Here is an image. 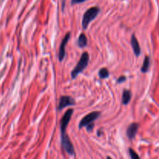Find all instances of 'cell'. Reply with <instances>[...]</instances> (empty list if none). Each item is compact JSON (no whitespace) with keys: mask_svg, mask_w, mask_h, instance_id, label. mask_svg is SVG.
<instances>
[{"mask_svg":"<svg viewBox=\"0 0 159 159\" xmlns=\"http://www.w3.org/2000/svg\"><path fill=\"white\" fill-rule=\"evenodd\" d=\"M89 61V56L88 52L85 51V52L82 53L80 60L79 61L78 64L76 65L75 68L71 71V79H75L81 72H82L84 71V69L87 67V65H88Z\"/></svg>","mask_w":159,"mask_h":159,"instance_id":"obj_1","label":"cell"},{"mask_svg":"<svg viewBox=\"0 0 159 159\" xmlns=\"http://www.w3.org/2000/svg\"><path fill=\"white\" fill-rule=\"evenodd\" d=\"M100 12V9L99 7H91L84 13L83 18H82V28L83 30H86L90 22L93 21L95 18L98 16Z\"/></svg>","mask_w":159,"mask_h":159,"instance_id":"obj_2","label":"cell"},{"mask_svg":"<svg viewBox=\"0 0 159 159\" xmlns=\"http://www.w3.org/2000/svg\"><path fill=\"white\" fill-rule=\"evenodd\" d=\"M61 145H62V148L65 149V151L68 154V155H71V156H74L75 155L74 146H73L69 137L68 136V134H67L66 133L61 134Z\"/></svg>","mask_w":159,"mask_h":159,"instance_id":"obj_3","label":"cell"},{"mask_svg":"<svg viewBox=\"0 0 159 159\" xmlns=\"http://www.w3.org/2000/svg\"><path fill=\"white\" fill-rule=\"evenodd\" d=\"M99 116H100V112H98V111L92 112V113H89L88 115L84 116V117L82 119V120L80 121L79 125V129L82 128V127H86V126L88 125V124H89L90 123L94 122L96 120H97L98 118H99Z\"/></svg>","mask_w":159,"mask_h":159,"instance_id":"obj_4","label":"cell"},{"mask_svg":"<svg viewBox=\"0 0 159 159\" xmlns=\"http://www.w3.org/2000/svg\"><path fill=\"white\" fill-rule=\"evenodd\" d=\"M74 110L72 109H69L65 113L64 116L61 120V134L66 133V129L68 125V123L71 120V116L73 114Z\"/></svg>","mask_w":159,"mask_h":159,"instance_id":"obj_5","label":"cell"},{"mask_svg":"<svg viewBox=\"0 0 159 159\" xmlns=\"http://www.w3.org/2000/svg\"><path fill=\"white\" fill-rule=\"evenodd\" d=\"M75 104V100L72 97H71L69 96H61L60 99H59L57 110H61L66 107L73 106Z\"/></svg>","mask_w":159,"mask_h":159,"instance_id":"obj_6","label":"cell"},{"mask_svg":"<svg viewBox=\"0 0 159 159\" xmlns=\"http://www.w3.org/2000/svg\"><path fill=\"white\" fill-rule=\"evenodd\" d=\"M70 32L67 33L66 35L65 36L64 39L62 40L61 43L60 45V48H59V53H58V59L60 61H62L64 59V57H65V54H66V52H65V46L68 43V41L70 39Z\"/></svg>","mask_w":159,"mask_h":159,"instance_id":"obj_7","label":"cell"},{"mask_svg":"<svg viewBox=\"0 0 159 159\" xmlns=\"http://www.w3.org/2000/svg\"><path fill=\"white\" fill-rule=\"evenodd\" d=\"M138 127H139V125L137 123H133V124H131L127 127V135L129 139L132 140L135 138V136L137 134V132H138Z\"/></svg>","mask_w":159,"mask_h":159,"instance_id":"obj_8","label":"cell"},{"mask_svg":"<svg viewBox=\"0 0 159 159\" xmlns=\"http://www.w3.org/2000/svg\"><path fill=\"white\" fill-rule=\"evenodd\" d=\"M131 45H132V48H133L134 50V52L135 55L136 56H139L141 54V48H140V45L138 41V39L137 37H135V34H133L131 36Z\"/></svg>","mask_w":159,"mask_h":159,"instance_id":"obj_9","label":"cell"},{"mask_svg":"<svg viewBox=\"0 0 159 159\" xmlns=\"http://www.w3.org/2000/svg\"><path fill=\"white\" fill-rule=\"evenodd\" d=\"M130 99H131V93H130V90L124 89L122 95V104L127 105L130 102Z\"/></svg>","mask_w":159,"mask_h":159,"instance_id":"obj_10","label":"cell"},{"mask_svg":"<svg viewBox=\"0 0 159 159\" xmlns=\"http://www.w3.org/2000/svg\"><path fill=\"white\" fill-rule=\"evenodd\" d=\"M87 42H88V40H87V37L85 36V34H81L79 39H78V45L79 46V48H83L85 47H86Z\"/></svg>","mask_w":159,"mask_h":159,"instance_id":"obj_11","label":"cell"},{"mask_svg":"<svg viewBox=\"0 0 159 159\" xmlns=\"http://www.w3.org/2000/svg\"><path fill=\"white\" fill-rule=\"evenodd\" d=\"M149 66H150V58H149L148 56H146L144 62H143L142 67H141V71L143 73L147 72L149 69Z\"/></svg>","mask_w":159,"mask_h":159,"instance_id":"obj_12","label":"cell"},{"mask_svg":"<svg viewBox=\"0 0 159 159\" xmlns=\"http://www.w3.org/2000/svg\"><path fill=\"white\" fill-rule=\"evenodd\" d=\"M109 76H110V72H109V71L107 68H102V69L99 70V77L100 78V79H107Z\"/></svg>","mask_w":159,"mask_h":159,"instance_id":"obj_13","label":"cell"},{"mask_svg":"<svg viewBox=\"0 0 159 159\" xmlns=\"http://www.w3.org/2000/svg\"><path fill=\"white\" fill-rule=\"evenodd\" d=\"M129 154H130V158L131 159H141L139 155L137 154V152L132 148H129Z\"/></svg>","mask_w":159,"mask_h":159,"instance_id":"obj_14","label":"cell"},{"mask_svg":"<svg viewBox=\"0 0 159 159\" xmlns=\"http://www.w3.org/2000/svg\"><path fill=\"white\" fill-rule=\"evenodd\" d=\"M126 79H127V78H126V76H124V75H121L120 77L118 78L117 80H116V82H117L118 84L123 83V82H126Z\"/></svg>","mask_w":159,"mask_h":159,"instance_id":"obj_15","label":"cell"},{"mask_svg":"<svg viewBox=\"0 0 159 159\" xmlns=\"http://www.w3.org/2000/svg\"><path fill=\"white\" fill-rule=\"evenodd\" d=\"M93 127H94V123H90L89 124H88V125L86 126V130H87V131L88 132H91V131H93Z\"/></svg>","mask_w":159,"mask_h":159,"instance_id":"obj_16","label":"cell"},{"mask_svg":"<svg viewBox=\"0 0 159 159\" xmlns=\"http://www.w3.org/2000/svg\"><path fill=\"white\" fill-rule=\"evenodd\" d=\"M86 0H71V5H75L78 4V3H82L84 2Z\"/></svg>","mask_w":159,"mask_h":159,"instance_id":"obj_17","label":"cell"},{"mask_svg":"<svg viewBox=\"0 0 159 159\" xmlns=\"http://www.w3.org/2000/svg\"><path fill=\"white\" fill-rule=\"evenodd\" d=\"M102 130H99V131L97 132V135H98V136H101V134H102Z\"/></svg>","mask_w":159,"mask_h":159,"instance_id":"obj_18","label":"cell"},{"mask_svg":"<svg viewBox=\"0 0 159 159\" xmlns=\"http://www.w3.org/2000/svg\"><path fill=\"white\" fill-rule=\"evenodd\" d=\"M107 159H112L111 158H110V157H107Z\"/></svg>","mask_w":159,"mask_h":159,"instance_id":"obj_19","label":"cell"}]
</instances>
